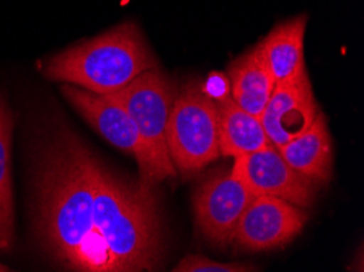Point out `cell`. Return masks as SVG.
Masks as SVG:
<instances>
[{
  "label": "cell",
  "mask_w": 364,
  "mask_h": 272,
  "mask_svg": "<svg viewBox=\"0 0 364 272\" xmlns=\"http://www.w3.org/2000/svg\"><path fill=\"white\" fill-rule=\"evenodd\" d=\"M95 153L68 124L49 121L31 148L33 220L40 243L60 268L117 272L93 224Z\"/></svg>",
  "instance_id": "cell-1"
},
{
  "label": "cell",
  "mask_w": 364,
  "mask_h": 272,
  "mask_svg": "<svg viewBox=\"0 0 364 272\" xmlns=\"http://www.w3.org/2000/svg\"><path fill=\"white\" fill-rule=\"evenodd\" d=\"M93 224L117 272L157 271L162 266V217L152 185L114 175L97 157Z\"/></svg>",
  "instance_id": "cell-2"
},
{
  "label": "cell",
  "mask_w": 364,
  "mask_h": 272,
  "mask_svg": "<svg viewBox=\"0 0 364 272\" xmlns=\"http://www.w3.org/2000/svg\"><path fill=\"white\" fill-rule=\"evenodd\" d=\"M156 67L157 60L141 28L134 21H124L53 55L43 74L51 80L109 95Z\"/></svg>",
  "instance_id": "cell-3"
},
{
  "label": "cell",
  "mask_w": 364,
  "mask_h": 272,
  "mask_svg": "<svg viewBox=\"0 0 364 272\" xmlns=\"http://www.w3.org/2000/svg\"><path fill=\"white\" fill-rule=\"evenodd\" d=\"M176 95L178 88L175 82L157 67L136 77L121 90L109 93L128 111L139 131L144 147L141 180L152 186L176 175L167 147L168 116Z\"/></svg>",
  "instance_id": "cell-4"
},
{
  "label": "cell",
  "mask_w": 364,
  "mask_h": 272,
  "mask_svg": "<svg viewBox=\"0 0 364 272\" xmlns=\"http://www.w3.org/2000/svg\"><path fill=\"white\" fill-rule=\"evenodd\" d=\"M167 147L181 175H193L219 155L218 109L198 82H188L176 95L167 124Z\"/></svg>",
  "instance_id": "cell-5"
},
{
  "label": "cell",
  "mask_w": 364,
  "mask_h": 272,
  "mask_svg": "<svg viewBox=\"0 0 364 272\" xmlns=\"http://www.w3.org/2000/svg\"><path fill=\"white\" fill-rule=\"evenodd\" d=\"M230 171L253 196L279 197L302 209L317 196L316 181L289 166L273 143L235 157Z\"/></svg>",
  "instance_id": "cell-6"
},
{
  "label": "cell",
  "mask_w": 364,
  "mask_h": 272,
  "mask_svg": "<svg viewBox=\"0 0 364 272\" xmlns=\"http://www.w3.org/2000/svg\"><path fill=\"white\" fill-rule=\"evenodd\" d=\"M253 199L230 170H220L204 180L193 194V210L201 235L214 245L234 241L239 220Z\"/></svg>",
  "instance_id": "cell-7"
},
{
  "label": "cell",
  "mask_w": 364,
  "mask_h": 272,
  "mask_svg": "<svg viewBox=\"0 0 364 272\" xmlns=\"http://www.w3.org/2000/svg\"><path fill=\"white\" fill-rule=\"evenodd\" d=\"M299 205L273 196H253L234 232L237 246L247 251H268L288 245L307 222Z\"/></svg>",
  "instance_id": "cell-8"
},
{
  "label": "cell",
  "mask_w": 364,
  "mask_h": 272,
  "mask_svg": "<svg viewBox=\"0 0 364 272\" xmlns=\"http://www.w3.org/2000/svg\"><path fill=\"white\" fill-rule=\"evenodd\" d=\"M321 113L307 72L294 80L277 83L260 116L264 132L274 147L301 136Z\"/></svg>",
  "instance_id": "cell-9"
},
{
  "label": "cell",
  "mask_w": 364,
  "mask_h": 272,
  "mask_svg": "<svg viewBox=\"0 0 364 272\" xmlns=\"http://www.w3.org/2000/svg\"><path fill=\"white\" fill-rule=\"evenodd\" d=\"M63 95L69 99L74 109L84 118L103 138L123 152L136 158L139 170L144 165V147L139 131L121 104L109 95L88 92L75 85L60 87Z\"/></svg>",
  "instance_id": "cell-10"
},
{
  "label": "cell",
  "mask_w": 364,
  "mask_h": 272,
  "mask_svg": "<svg viewBox=\"0 0 364 272\" xmlns=\"http://www.w3.org/2000/svg\"><path fill=\"white\" fill-rule=\"evenodd\" d=\"M307 16L299 15L286 20L258 43L262 55L277 83L294 80L304 74V35Z\"/></svg>",
  "instance_id": "cell-11"
},
{
  "label": "cell",
  "mask_w": 364,
  "mask_h": 272,
  "mask_svg": "<svg viewBox=\"0 0 364 272\" xmlns=\"http://www.w3.org/2000/svg\"><path fill=\"white\" fill-rule=\"evenodd\" d=\"M279 152L288 165L299 173L314 181H328L333 168V147L322 111L307 131L279 147Z\"/></svg>",
  "instance_id": "cell-12"
},
{
  "label": "cell",
  "mask_w": 364,
  "mask_h": 272,
  "mask_svg": "<svg viewBox=\"0 0 364 272\" xmlns=\"http://www.w3.org/2000/svg\"><path fill=\"white\" fill-rule=\"evenodd\" d=\"M228 75L230 80V98L247 113L260 118L277 85L262 55L260 44L237 58L229 65Z\"/></svg>",
  "instance_id": "cell-13"
},
{
  "label": "cell",
  "mask_w": 364,
  "mask_h": 272,
  "mask_svg": "<svg viewBox=\"0 0 364 272\" xmlns=\"http://www.w3.org/2000/svg\"><path fill=\"white\" fill-rule=\"evenodd\" d=\"M218 109L220 155L240 157L269 146V138L258 116L247 113L230 95L214 99Z\"/></svg>",
  "instance_id": "cell-14"
},
{
  "label": "cell",
  "mask_w": 364,
  "mask_h": 272,
  "mask_svg": "<svg viewBox=\"0 0 364 272\" xmlns=\"http://www.w3.org/2000/svg\"><path fill=\"white\" fill-rule=\"evenodd\" d=\"M12 131V111L4 93L0 92V251H9L15 241V205L10 168Z\"/></svg>",
  "instance_id": "cell-15"
},
{
  "label": "cell",
  "mask_w": 364,
  "mask_h": 272,
  "mask_svg": "<svg viewBox=\"0 0 364 272\" xmlns=\"http://www.w3.org/2000/svg\"><path fill=\"white\" fill-rule=\"evenodd\" d=\"M175 272H248L257 271L253 266L240 263H218L203 254H190L175 266Z\"/></svg>",
  "instance_id": "cell-16"
},
{
  "label": "cell",
  "mask_w": 364,
  "mask_h": 272,
  "mask_svg": "<svg viewBox=\"0 0 364 272\" xmlns=\"http://www.w3.org/2000/svg\"><path fill=\"white\" fill-rule=\"evenodd\" d=\"M7 271H10V269L7 268V266H5V264H2V263H0V272H7Z\"/></svg>",
  "instance_id": "cell-17"
}]
</instances>
